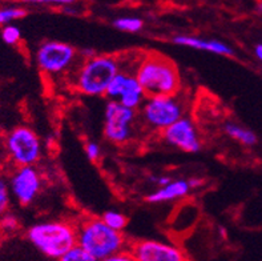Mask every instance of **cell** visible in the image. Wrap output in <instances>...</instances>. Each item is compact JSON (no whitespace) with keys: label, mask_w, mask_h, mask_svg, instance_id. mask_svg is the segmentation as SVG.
<instances>
[{"label":"cell","mask_w":262,"mask_h":261,"mask_svg":"<svg viewBox=\"0 0 262 261\" xmlns=\"http://www.w3.org/2000/svg\"><path fill=\"white\" fill-rule=\"evenodd\" d=\"M132 71L128 70H120L119 72L115 75L112 80H111L110 86L105 91V97H108V100H119L121 93H123L124 88H125L126 80H128V76Z\"/></svg>","instance_id":"cell-16"},{"label":"cell","mask_w":262,"mask_h":261,"mask_svg":"<svg viewBox=\"0 0 262 261\" xmlns=\"http://www.w3.org/2000/svg\"><path fill=\"white\" fill-rule=\"evenodd\" d=\"M84 151H85L88 160H91V162H97L100 159V156H101V147L96 142L86 143L85 147H84Z\"/></svg>","instance_id":"cell-24"},{"label":"cell","mask_w":262,"mask_h":261,"mask_svg":"<svg viewBox=\"0 0 262 261\" xmlns=\"http://www.w3.org/2000/svg\"><path fill=\"white\" fill-rule=\"evenodd\" d=\"M20 227V222L19 218L16 217V215H13V213H10V212H7L4 213L2 217H0V235L2 233H13V232H16Z\"/></svg>","instance_id":"cell-22"},{"label":"cell","mask_w":262,"mask_h":261,"mask_svg":"<svg viewBox=\"0 0 262 261\" xmlns=\"http://www.w3.org/2000/svg\"><path fill=\"white\" fill-rule=\"evenodd\" d=\"M113 26L123 32L136 33L143 30L144 22L136 16H121L113 20Z\"/></svg>","instance_id":"cell-18"},{"label":"cell","mask_w":262,"mask_h":261,"mask_svg":"<svg viewBox=\"0 0 262 261\" xmlns=\"http://www.w3.org/2000/svg\"><path fill=\"white\" fill-rule=\"evenodd\" d=\"M27 15V11L21 7H4L0 8V26L10 24Z\"/></svg>","instance_id":"cell-20"},{"label":"cell","mask_w":262,"mask_h":261,"mask_svg":"<svg viewBox=\"0 0 262 261\" xmlns=\"http://www.w3.org/2000/svg\"><path fill=\"white\" fill-rule=\"evenodd\" d=\"M2 39L8 46H16L21 40V32H20L19 27L13 26V24H6L2 28Z\"/></svg>","instance_id":"cell-23"},{"label":"cell","mask_w":262,"mask_h":261,"mask_svg":"<svg viewBox=\"0 0 262 261\" xmlns=\"http://www.w3.org/2000/svg\"><path fill=\"white\" fill-rule=\"evenodd\" d=\"M101 220L105 223L108 227H111L115 231L123 232L126 228V224H128V218L124 215L123 212L116 211V209H110V211H105L103 215L100 216Z\"/></svg>","instance_id":"cell-17"},{"label":"cell","mask_w":262,"mask_h":261,"mask_svg":"<svg viewBox=\"0 0 262 261\" xmlns=\"http://www.w3.org/2000/svg\"><path fill=\"white\" fill-rule=\"evenodd\" d=\"M128 249L137 261H190L181 247L156 238L130 242Z\"/></svg>","instance_id":"cell-10"},{"label":"cell","mask_w":262,"mask_h":261,"mask_svg":"<svg viewBox=\"0 0 262 261\" xmlns=\"http://www.w3.org/2000/svg\"><path fill=\"white\" fill-rule=\"evenodd\" d=\"M26 3L33 4H57V6H70L73 4L76 0H23Z\"/></svg>","instance_id":"cell-26"},{"label":"cell","mask_w":262,"mask_h":261,"mask_svg":"<svg viewBox=\"0 0 262 261\" xmlns=\"http://www.w3.org/2000/svg\"><path fill=\"white\" fill-rule=\"evenodd\" d=\"M79 57L75 47L59 40H46L35 52L37 68L47 76L68 75L77 66Z\"/></svg>","instance_id":"cell-7"},{"label":"cell","mask_w":262,"mask_h":261,"mask_svg":"<svg viewBox=\"0 0 262 261\" xmlns=\"http://www.w3.org/2000/svg\"><path fill=\"white\" fill-rule=\"evenodd\" d=\"M224 131H225V133L229 136L230 139L236 140L239 144H243V146L246 147L256 146L257 140H258L257 139V135L253 132V131H250V129L246 128V127L239 126L237 123H225Z\"/></svg>","instance_id":"cell-15"},{"label":"cell","mask_w":262,"mask_h":261,"mask_svg":"<svg viewBox=\"0 0 262 261\" xmlns=\"http://www.w3.org/2000/svg\"><path fill=\"white\" fill-rule=\"evenodd\" d=\"M57 261H99L93 257L91 253L85 251L84 248H81L79 244L73 245L72 248H70L66 253L60 256L57 258Z\"/></svg>","instance_id":"cell-19"},{"label":"cell","mask_w":262,"mask_h":261,"mask_svg":"<svg viewBox=\"0 0 262 261\" xmlns=\"http://www.w3.org/2000/svg\"><path fill=\"white\" fill-rule=\"evenodd\" d=\"M7 159L6 151H4V137L0 135V163Z\"/></svg>","instance_id":"cell-29"},{"label":"cell","mask_w":262,"mask_h":261,"mask_svg":"<svg viewBox=\"0 0 262 261\" xmlns=\"http://www.w3.org/2000/svg\"><path fill=\"white\" fill-rule=\"evenodd\" d=\"M100 261H137L135 258V256L130 253L129 249H124L121 252H117L115 255L110 256V257L104 258V260H100Z\"/></svg>","instance_id":"cell-25"},{"label":"cell","mask_w":262,"mask_h":261,"mask_svg":"<svg viewBox=\"0 0 262 261\" xmlns=\"http://www.w3.org/2000/svg\"><path fill=\"white\" fill-rule=\"evenodd\" d=\"M150 182H152L153 184H156L157 187H163V185H166L169 182H172V177L164 175L152 176V177H150Z\"/></svg>","instance_id":"cell-27"},{"label":"cell","mask_w":262,"mask_h":261,"mask_svg":"<svg viewBox=\"0 0 262 261\" xmlns=\"http://www.w3.org/2000/svg\"><path fill=\"white\" fill-rule=\"evenodd\" d=\"M172 42L176 46L186 47V48H192V50L206 51V52L216 53L220 56H233L234 55L232 47L221 40L201 39V37L190 36V35H177L173 37Z\"/></svg>","instance_id":"cell-12"},{"label":"cell","mask_w":262,"mask_h":261,"mask_svg":"<svg viewBox=\"0 0 262 261\" xmlns=\"http://www.w3.org/2000/svg\"><path fill=\"white\" fill-rule=\"evenodd\" d=\"M258 11L262 13V0L258 3Z\"/></svg>","instance_id":"cell-31"},{"label":"cell","mask_w":262,"mask_h":261,"mask_svg":"<svg viewBox=\"0 0 262 261\" xmlns=\"http://www.w3.org/2000/svg\"><path fill=\"white\" fill-rule=\"evenodd\" d=\"M135 76L146 96L176 95L181 89V76L176 64L165 56L149 53L135 64Z\"/></svg>","instance_id":"cell-2"},{"label":"cell","mask_w":262,"mask_h":261,"mask_svg":"<svg viewBox=\"0 0 262 261\" xmlns=\"http://www.w3.org/2000/svg\"><path fill=\"white\" fill-rule=\"evenodd\" d=\"M137 112L144 128L160 133L186 115V106L180 92L176 95H153L146 96Z\"/></svg>","instance_id":"cell-5"},{"label":"cell","mask_w":262,"mask_h":261,"mask_svg":"<svg viewBox=\"0 0 262 261\" xmlns=\"http://www.w3.org/2000/svg\"><path fill=\"white\" fill-rule=\"evenodd\" d=\"M4 151L12 166H36L43 155V143L32 128L17 126L4 136Z\"/></svg>","instance_id":"cell-6"},{"label":"cell","mask_w":262,"mask_h":261,"mask_svg":"<svg viewBox=\"0 0 262 261\" xmlns=\"http://www.w3.org/2000/svg\"><path fill=\"white\" fill-rule=\"evenodd\" d=\"M27 238L44 256L57 260L77 244L76 223L68 220H46L36 223L28 228Z\"/></svg>","instance_id":"cell-4"},{"label":"cell","mask_w":262,"mask_h":261,"mask_svg":"<svg viewBox=\"0 0 262 261\" xmlns=\"http://www.w3.org/2000/svg\"><path fill=\"white\" fill-rule=\"evenodd\" d=\"M188 183H189L190 189H197L200 187H203L204 185V180L200 177H190L188 178Z\"/></svg>","instance_id":"cell-28"},{"label":"cell","mask_w":262,"mask_h":261,"mask_svg":"<svg viewBox=\"0 0 262 261\" xmlns=\"http://www.w3.org/2000/svg\"><path fill=\"white\" fill-rule=\"evenodd\" d=\"M137 120V109L128 108L117 100H108L104 111V137L113 146H124L135 137Z\"/></svg>","instance_id":"cell-8"},{"label":"cell","mask_w":262,"mask_h":261,"mask_svg":"<svg viewBox=\"0 0 262 261\" xmlns=\"http://www.w3.org/2000/svg\"><path fill=\"white\" fill-rule=\"evenodd\" d=\"M254 55H256V57L259 62H262V43L256 46V48H254Z\"/></svg>","instance_id":"cell-30"},{"label":"cell","mask_w":262,"mask_h":261,"mask_svg":"<svg viewBox=\"0 0 262 261\" xmlns=\"http://www.w3.org/2000/svg\"><path fill=\"white\" fill-rule=\"evenodd\" d=\"M192 191L189 187V183L185 178H174L166 185L159 187L156 191L146 196V202L150 204H161V203L176 202L180 198H184L189 195Z\"/></svg>","instance_id":"cell-13"},{"label":"cell","mask_w":262,"mask_h":261,"mask_svg":"<svg viewBox=\"0 0 262 261\" xmlns=\"http://www.w3.org/2000/svg\"><path fill=\"white\" fill-rule=\"evenodd\" d=\"M76 235L77 244L99 261L129 247L123 232L115 231L96 216L80 218L76 223Z\"/></svg>","instance_id":"cell-3"},{"label":"cell","mask_w":262,"mask_h":261,"mask_svg":"<svg viewBox=\"0 0 262 261\" xmlns=\"http://www.w3.org/2000/svg\"><path fill=\"white\" fill-rule=\"evenodd\" d=\"M165 146L176 148L185 153H199L203 148V142L196 124L190 117L184 116L172 126L159 133Z\"/></svg>","instance_id":"cell-11"},{"label":"cell","mask_w":262,"mask_h":261,"mask_svg":"<svg viewBox=\"0 0 262 261\" xmlns=\"http://www.w3.org/2000/svg\"><path fill=\"white\" fill-rule=\"evenodd\" d=\"M145 97V91L141 87V84L139 83L137 77L135 76V72H130L129 76H128V80H126L125 88H124L123 93H121V96H120V99L117 102H120L123 106L128 107V108L137 109L139 111V108L144 103Z\"/></svg>","instance_id":"cell-14"},{"label":"cell","mask_w":262,"mask_h":261,"mask_svg":"<svg viewBox=\"0 0 262 261\" xmlns=\"http://www.w3.org/2000/svg\"><path fill=\"white\" fill-rule=\"evenodd\" d=\"M11 196L10 185H8V178L4 177L3 175H0V217L8 212L11 205Z\"/></svg>","instance_id":"cell-21"},{"label":"cell","mask_w":262,"mask_h":261,"mask_svg":"<svg viewBox=\"0 0 262 261\" xmlns=\"http://www.w3.org/2000/svg\"><path fill=\"white\" fill-rule=\"evenodd\" d=\"M8 185L13 200L28 207L39 197L43 189V176L36 166L15 167L8 177Z\"/></svg>","instance_id":"cell-9"},{"label":"cell","mask_w":262,"mask_h":261,"mask_svg":"<svg viewBox=\"0 0 262 261\" xmlns=\"http://www.w3.org/2000/svg\"><path fill=\"white\" fill-rule=\"evenodd\" d=\"M121 67V60L113 55H97L81 59L71 71L70 83L76 92L84 96H104Z\"/></svg>","instance_id":"cell-1"}]
</instances>
